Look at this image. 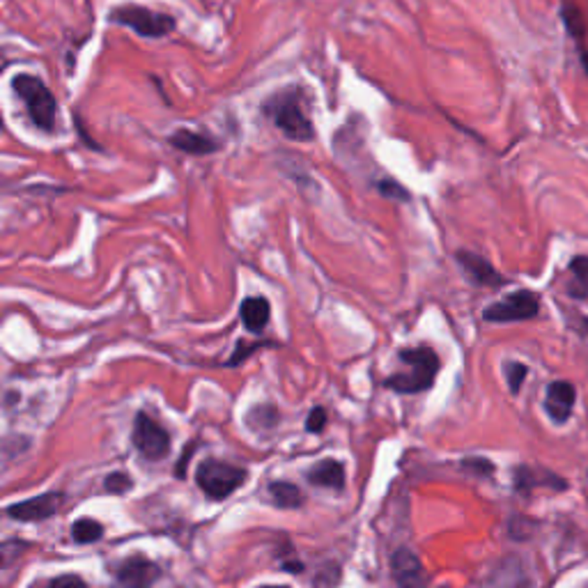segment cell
I'll list each match as a JSON object with an SVG mask.
<instances>
[{
  "label": "cell",
  "mask_w": 588,
  "mask_h": 588,
  "mask_svg": "<svg viewBox=\"0 0 588 588\" xmlns=\"http://www.w3.org/2000/svg\"><path fill=\"white\" fill-rule=\"evenodd\" d=\"M306 92L299 86H287L283 90L274 92L265 104H262V113L276 125V129L286 136L287 141L294 143H308L315 138L313 120L308 115L306 106H303Z\"/></svg>",
  "instance_id": "6da1fadb"
},
{
  "label": "cell",
  "mask_w": 588,
  "mask_h": 588,
  "mask_svg": "<svg viewBox=\"0 0 588 588\" xmlns=\"http://www.w3.org/2000/svg\"><path fill=\"white\" fill-rule=\"evenodd\" d=\"M400 361L402 366H407L405 373H395L386 379V386L398 393H421V391H427L435 384V377H437L439 363L437 352L432 350V347H410V350L400 352Z\"/></svg>",
  "instance_id": "7a4b0ae2"
},
{
  "label": "cell",
  "mask_w": 588,
  "mask_h": 588,
  "mask_svg": "<svg viewBox=\"0 0 588 588\" xmlns=\"http://www.w3.org/2000/svg\"><path fill=\"white\" fill-rule=\"evenodd\" d=\"M12 90L17 92L26 106L28 115L33 120V125L42 131L55 129V118H58V102L54 92L46 87L42 79L33 74H17L12 79Z\"/></svg>",
  "instance_id": "3957f363"
},
{
  "label": "cell",
  "mask_w": 588,
  "mask_h": 588,
  "mask_svg": "<svg viewBox=\"0 0 588 588\" xmlns=\"http://www.w3.org/2000/svg\"><path fill=\"white\" fill-rule=\"evenodd\" d=\"M108 21L120 23V26L129 28L134 33L147 39H159L166 37L168 33H173L178 26V19L170 14H161L150 7L143 5H120L108 14Z\"/></svg>",
  "instance_id": "277c9868"
},
{
  "label": "cell",
  "mask_w": 588,
  "mask_h": 588,
  "mask_svg": "<svg viewBox=\"0 0 588 588\" xmlns=\"http://www.w3.org/2000/svg\"><path fill=\"white\" fill-rule=\"evenodd\" d=\"M246 469L237 467V464L223 462V460H205L198 464L195 469V483L207 497L221 501V499L230 497L232 492L237 490L244 481H246Z\"/></svg>",
  "instance_id": "5b68a950"
},
{
  "label": "cell",
  "mask_w": 588,
  "mask_h": 588,
  "mask_svg": "<svg viewBox=\"0 0 588 588\" xmlns=\"http://www.w3.org/2000/svg\"><path fill=\"white\" fill-rule=\"evenodd\" d=\"M540 313V297L531 290H518L513 294L503 297L501 302L490 303L483 311L485 322H524V319H534Z\"/></svg>",
  "instance_id": "8992f818"
},
{
  "label": "cell",
  "mask_w": 588,
  "mask_h": 588,
  "mask_svg": "<svg viewBox=\"0 0 588 588\" xmlns=\"http://www.w3.org/2000/svg\"><path fill=\"white\" fill-rule=\"evenodd\" d=\"M134 446L147 460H161L170 451V437L154 418L138 414L134 421Z\"/></svg>",
  "instance_id": "52a82bcc"
},
{
  "label": "cell",
  "mask_w": 588,
  "mask_h": 588,
  "mask_svg": "<svg viewBox=\"0 0 588 588\" xmlns=\"http://www.w3.org/2000/svg\"><path fill=\"white\" fill-rule=\"evenodd\" d=\"M161 570L157 563H152L147 556H129L120 563L115 579H118L120 588H150L157 582Z\"/></svg>",
  "instance_id": "ba28073f"
},
{
  "label": "cell",
  "mask_w": 588,
  "mask_h": 588,
  "mask_svg": "<svg viewBox=\"0 0 588 588\" xmlns=\"http://www.w3.org/2000/svg\"><path fill=\"white\" fill-rule=\"evenodd\" d=\"M391 572L398 588H427V575L421 559L407 547H400L391 556Z\"/></svg>",
  "instance_id": "9c48e42d"
},
{
  "label": "cell",
  "mask_w": 588,
  "mask_h": 588,
  "mask_svg": "<svg viewBox=\"0 0 588 588\" xmlns=\"http://www.w3.org/2000/svg\"><path fill=\"white\" fill-rule=\"evenodd\" d=\"M60 501H62L60 492H49V494H39V497L28 499V501L14 503L7 513H10V518L21 519V522H42V519H49L58 513Z\"/></svg>",
  "instance_id": "30bf717a"
},
{
  "label": "cell",
  "mask_w": 588,
  "mask_h": 588,
  "mask_svg": "<svg viewBox=\"0 0 588 588\" xmlns=\"http://www.w3.org/2000/svg\"><path fill=\"white\" fill-rule=\"evenodd\" d=\"M513 483H515V490H518L519 494H529V492L538 490V487H547V490H556V492H566L567 490L566 478L551 474L550 469H540V467H526V464H522V467H518V469H515Z\"/></svg>",
  "instance_id": "8fae6325"
},
{
  "label": "cell",
  "mask_w": 588,
  "mask_h": 588,
  "mask_svg": "<svg viewBox=\"0 0 588 588\" xmlns=\"http://www.w3.org/2000/svg\"><path fill=\"white\" fill-rule=\"evenodd\" d=\"M455 258H458V265L462 267V271L467 274V278H469L474 286L499 287L506 283V278H503V276L499 274V271L494 269L483 255L471 253V251H458Z\"/></svg>",
  "instance_id": "7c38bea8"
},
{
  "label": "cell",
  "mask_w": 588,
  "mask_h": 588,
  "mask_svg": "<svg viewBox=\"0 0 588 588\" xmlns=\"http://www.w3.org/2000/svg\"><path fill=\"white\" fill-rule=\"evenodd\" d=\"M481 588H531V579L526 567L519 559L508 556L494 566V570L485 577Z\"/></svg>",
  "instance_id": "4fadbf2b"
},
{
  "label": "cell",
  "mask_w": 588,
  "mask_h": 588,
  "mask_svg": "<svg viewBox=\"0 0 588 588\" xmlns=\"http://www.w3.org/2000/svg\"><path fill=\"white\" fill-rule=\"evenodd\" d=\"M575 400H577V391L566 379H559V382H551L547 386V398H545V411L551 421L563 426L567 423V418L572 416V407H575Z\"/></svg>",
  "instance_id": "5bb4252c"
},
{
  "label": "cell",
  "mask_w": 588,
  "mask_h": 588,
  "mask_svg": "<svg viewBox=\"0 0 588 588\" xmlns=\"http://www.w3.org/2000/svg\"><path fill=\"white\" fill-rule=\"evenodd\" d=\"M168 145L184 152V154H194V157H205V154L221 150V143L216 138L191 129H178L175 134L168 136Z\"/></svg>",
  "instance_id": "9a60e30c"
},
{
  "label": "cell",
  "mask_w": 588,
  "mask_h": 588,
  "mask_svg": "<svg viewBox=\"0 0 588 588\" xmlns=\"http://www.w3.org/2000/svg\"><path fill=\"white\" fill-rule=\"evenodd\" d=\"M308 481L319 487H331V490H343L345 487V467L338 460H322L308 471Z\"/></svg>",
  "instance_id": "2e32d148"
},
{
  "label": "cell",
  "mask_w": 588,
  "mask_h": 588,
  "mask_svg": "<svg viewBox=\"0 0 588 588\" xmlns=\"http://www.w3.org/2000/svg\"><path fill=\"white\" fill-rule=\"evenodd\" d=\"M239 318H242L244 327L253 334H260L265 329L267 322L271 318V306L265 297H249L242 302L239 308Z\"/></svg>",
  "instance_id": "e0dca14e"
},
{
  "label": "cell",
  "mask_w": 588,
  "mask_h": 588,
  "mask_svg": "<svg viewBox=\"0 0 588 588\" xmlns=\"http://www.w3.org/2000/svg\"><path fill=\"white\" fill-rule=\"evenodd\" d=\"M269 494H271V501H274L278 508H299L303 503L299 487L286 481L271 483Z\"/></svg>",
  "instance_id": "ac0fdd59"
},
{
  "label": "cell",
  "mask_w": 588,
  "mask_h": 588,
  "mask_svg": "<svg viewBox=\"0 0 588 588\" xmlns=\"http://www.w3.org/2000/svg\"><path fill=\"white\" fill-rule=\"evenodd\" d=\"M561 14H563V21H566V28H567V33H570V37L575 39L579 46H582L584 37H586V21H584V14L577 10V7L572 5V3H567V0L563 3Z\"/></svg>",
  "instance_id": "d6986e66"
},
{
  "label": "cell",
  "mask_w": 588,
  "mask_h": 588,
  "mask_svg": "<svg viewBox=\"0 0 588 588\" xmlns=\"http://www.w3.org/2000/svg\"><path fill=\"white\" fill-rule=\"evenodd\" d=\"M246 423L258 432L271 430L278 423V411H276L274 405H255L246 414Z\"/></svg>",
  "instance_id": "ffe728a7"
},
{
  "label": "cell",
  "mask_w": 588,
  "mask_h": 588,
  "mask_svg": "<svg viewBox=\"0 0 588 588\" xmlns=\"http://www.w3.org/2000/svg\"><path fill=\"white\" fill-rule=\"evenodd\" d=\"M102 535H104V526L90 518L76 519L74 526H71V538H74L76 542H81V545H90V542L99 540Z\"/></svg>",
  "instance_id": "44dd1931"
},
{
  "label": "cell",
  "mask_w": 588,
  "mask_h": 588,
  "mask_svg": "<svg viewBox=\"0 0 588 588\" xmlns=\"http://www.w3.org/2000/svg\"><path fill=\"white\" fill-rule=\"evenodd\" d=\"M26 550L28 545L23 540H5V542H0V567H10Z\"/></svg>",
  "instance_id": "7402d4cb"
},
{
  "label": "cell",
  "mask_w": 588,
  "mask_h": 588,
  "mask_svg": "<svg viewBox=\"0 0 588 588\" xmlns=\"http://www.w3.org/2000/svg\"><path fill=\"white\" fill-rule=\"evenodd\" d=\"M526 375H529V368L524 366V363H519V361L508 363L506 379H508V389H510V393L518 395L519 391H522V384H524V379H526Z\"/></svg>",
  "instance_id": "603a6c76"
},
{
  "label": "cell",
  "mask_w": 588,
  "mask_h": 588,
  "mask_svg": "<svg viewBox=\"0 0 588 588\" xmlns=\"http://www.w3.org/2000/svg\"><path fill=\"white\" fill-rule=\"evenodd\" d=\"M377 189H379V194L384 195V198L400 200V203H405V200H410V191H407L405 186H402V184L395 182V179H391V178L379 179Z\"/></svg>",
  "instance_id": "cb8c5ba5"
},
{
  "label": "cell",
  "mask_w": 588,
  "mask_h": 588,
  "mask_svg": "<svg viewBox=\"0 0 588 588\" xmlns=\"http://www.w3.org/2000/svg\"><path fill=\"white\" fill-rule=\"evenodd\" d=\"M460 469L474 476H492L494 474V464L487 458H464L460 462Z\"/></svg>",
  "instance_id": "d4e9b609"
},
{
  "label": "cell",
  "mask_w": 588,
  "mask_h": 588,
  "mask_svg": "<svg viewBox=\"0 0 588 588\" xmlns=\"http://www.w3.org/2000/svg\"><path fill=\"white\" fill-rule=\"evenodd\" d=\"M131 485H134L131 478L127 474H122V471L106 476V481H104V487H106V492H111V494H122V492H129Z\"/></svg>",
  "instance_id": "484cf974"
},
{
  "label": "cell",
  "mask_w": 588,
  "mask_h": 588,
  "mask_svg": "<svg viewBox=\"0 0 588 588\" xmlns=\"http://www.w3.org/2000/svg\"><path fill=\"white\" fill-rule=\"evenodd\" d=\"M570 271L575 276V281L588 290V255H577L570 260Z\"/></svg>",
  "instance_id": "4316f807"
},
{
  "label": "cell",
  "mask_w": 588,
  "mask_h": 588,
  "mask_svg": "<svg viewBox=\"0 0 588 588\" xmlns=\"http://www.w3.org/2000/svg\"><path fill=\"white\" fill-rule=\"evenodd\" d=\"M42 588H90V586H87L79 575H60V577H54L51 582L44 584Z\"/></svg>",
  "instance_id": "83f0119b"
},
{
  "label": "cell",
  "mask_w": 588,
  "mask_h": 588,
  "mask_svg": "<svg viewBox=\"0 0 588 588\" xmlns=\"http://www.w3.org/2000/svg\"><path fill=\"white\" fill-rule=\"evenodd\" d=\"M324 426H327V410H324V407H315V410L308 414V432H322Z\"/></svg>",
  "instance_id": "f1b7e54d"
},
{
  "label": "cell",
  "mask_w": 588,
  "mask_h": 588,
  "mask_svg": "<svg viewBox=\"0 0 588 588\" xmlns=\"http://www.w3.org/2000/svg\"><path fill=\"white\" fill-rule=\"evenodd\" d=\"M258 347H260V345H244V343H239L237 352H235V354H232L230 363H232V366H237L239 361H244V359H246V354H251V352L258 350Z\"/></svg>",
  "instance_id": "f546056e"
},
{
  "label": "cell",
  "mask_w": 588,
  "mask_h": 588,
  "mask_svg": "<svg viewBox=\"0 0 588 588\" xmlns=\"http://www.w3.org/2000/svg\"><path fill=\"white\" fill-rule=\"evenodd\" d=\"M579 58H582V65H584V70H586V74H588V51L584 49V46H579Z\"/></svg>",
  "instance_id": "4dcf8cb0"
},
{
  "label": "cell",
  "mask_w": 588,
  "mask_h": 588,
  "mask_svg": "<svg viewBox=\"0 0 588 588\" xmlns=\"http://www.w3.org/2000/svg\"><path fill=\"white\" fill-rule=\"evenodd\" d=\"M582 329L588 334V318H584V319H582Z\"/></svg>",
  "instance_id": "1f68e13d"
},
{
  "label": "cell",
  "mask_w": 588,
  "mask_h": 588,
  "mask_svg": "<svg viewBox=\"0 0 588 588\" xmlns=\"http://www.w3.org/2000/svg\"><path fill=\"white\" fill-rule=\"evenodd\" d=\"M262 588H290V586H262Z\"/></svg>",
  "instance_id": "d6a6232c"
},
{
  "label": "cell",
  "mask_w": 588,
  "mask_h": 588,
  "mask_svg": "<svg viewBox=\"0 0 588 588\" xmlns=\"http://www.w3.org/2000/svg\"><path fill=\"white\" fill-rule=\"evenodd\" d=\"M0 134H3V118H0Z\"/></svg>",
  "instance_id": "836d02e7"
}]
</instances>
